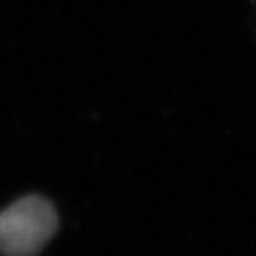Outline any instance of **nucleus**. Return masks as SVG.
<instances>
[{
	"instance_id": "f257e3e1",
	"label": "nucleus",
	"mask_w": 256,
	"mask_h": 256,
	"mask_svg": "<svg viewBox=\"0 0 256 256\" xmlns=\"http://www.w3.org/2000/svg\"><path fill=\"white\" fill-rule=\"evenodd\" d=\"M58 228V216L47 198L32 194L10 204L0 215L3 256H37Z\"/></svg>"
}]
</instances>
